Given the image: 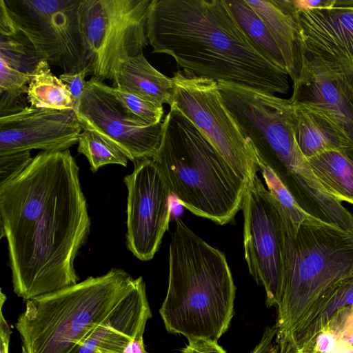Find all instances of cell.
<instances>
[{"label": "cell", "mask_w": 353, "mask_h": 353, "mask_svg": "<svg viewBox=\"0 0 353 353\" xmlns=\"http://www.w3.org/2000/svg\"><path fill=\"white\" fill-rule=\"evenodd\" d=\"M292 105V123L295 139L307 159L335 150L353 160V150L349 141L329 119L305 105L294 103Z\"/></svg>", "instance_id": "obj_19"}, {"label": "cell", "mask_w": 353, "mask_h": 353, "mask_svg": "<svg viewBox=\"0 0 353 353\" xmlns=\"http://www.w3.org/2000/svg\"><path fill=\"white\" fill-rule=\"evenodd\" d=\"M223 101L249 139L259 165L269 168L292 192L307 188L314 174L296 143L292 103L231 82H218Z\"/></svg>", "instance_id": "obj_7"}, {"label": "cell", "mask_w": 353, "mask_h": 353, "mask_svg": "<svg viewBox=\"0 0 353 353\" xmlns=\"http://www.w3.org/2000/svg\"><path fill=\"white\" fill-rule=\"evenodd\" d=\"M319 182L335 199L353 205V160L331 150L307 159Z\"/></svg>", "instance_id": "obj_21"}, {"label": "cell", "mask_w": 353, "mask_h": 353, "mask_svg": "<svg viewBox=\"0 0 353 353\" xmlns=\"http://www.w3.org/2000/svg\"><path fill=\"white\" fill-rule=\"evenodd\" d=\"M83 130L95 132L135 163L152 159L162 138L163 122L150 124L127 110L111 86L92 77L76 110Z\"/></svg>", "instance_id": "obj_12"}, {"label": "cell", "mask_w": 353, "mask_h": 353, "mask_svg": "<svg viewBox=\"0 0 353 353\" xmlns=\"http://www.w3.org/2000/svg\"><path fill=\"white\" fill-rule=\"evenodd\" d=\"M88 74H90V71L87 65L79 72H63L59 76V79L66 86L74 101L75 111L87 86V81L85 80V78Z\"/></svg>", "instance_id": "obj_31"}, {"label": "cell", "mask_w": 353, "mask_h": 353, "mask_svg": "<svg viewBox=\"0 0 353 353\" xmlns=\"http://www.w3.org/2000/svg\"><path fill=\"white\" fill-rule=\"evenodd\" d=\"M283 220L285 267L276 323L301 350L338 285L353 276V230L316 219L296 230Z\"/></svg>", "instance_id": "obj_4"}, {"label": "cell", "mask_w": 353, "mask_h": 353, "mask_svg": "<svg viewBox=\"0 0 353 353\" xmlns=\"http://www.w3.org/2000/svg\"><path fill=\"white\" fill-rule=\"evenodd\" d=\"M170 107L185 115L246 184L259 170L254 150L225 105L218 83L178 70Z\"/></svg>", "instance_id": "obj_9"}, {"label": "cell", "mask_w": 353, "mask_h": 353, "mask_svg": "<svg viewBox=\"0 0 353 353\" xmlns=\"http://www.w3.org/2000/svg\"><path fill=\"white\" fill-rule=\"evenodd\" d=\"M277 331L276 323L266 327L261 341L251 353H278L279 347L276 341Z\"/></svg>", "instance_id": "obj_33"}, {"label": "cell", "mask_w": 353, "mask_h": 353, "mask_svg": "<svg viewBox=\"0 0 353 353\" xmlns=\"http://www.w3.org/2000/svg\"><path fill=\"white\" fill-rule=\"evenodd\" d=\"M152 159L171 194L194 215L223 225L241 209L247 184L175 108L163 121L161 142Z\"/></svg>", "instance_id": "obj_5"}, {"label": "cell", "mask_w": 353, "mask_h": 353, "mask_svg": "<svg viewBox=\"0 0 353 353\" xmlns=\"http://www.w3.org/2000/svg\"><path fill=\"white\" fill-rule=\"evenodd\" d=\"M152 317L142 276L105 319L71 353H125L134 336Z\"/></svg>", "instance_id": "obj_17"}, {"label": "cell", "mask_w": 353, "mask_h": 353, "mask_svg": "<svg viewBox=\"0 0 353 353\" xmlns=\"http://www.w3.org/2000/svg\"><path fill=\"white\" fill-rule=\"evenodd\" d=\"M290 100L316 110L345 137L353 150V94L334 71L304 51L300 77Z\"/></svg>", "instance_id": "obj_16"}, {"label": "cell", "mask_w": 353, "mask_h": 353, "mask_svg": "<svg viewBox=\"0 0 353 353\" xmlns=\"http://www.w3.org/2000/svg\"><path fill=\"white\" fill-rule=\"evenodd\" d=\"M77 151L87 158L92 172L108 164L126 167L129 160L118 148L88 130H83L79 137Z\"/></svg>", "instance_id": "obj_25"}, {"label": "cell", "mask_w": 353, "mask_h": 353, "mask_svg": "<svg viewBox=\"0 0 353 353\" xmlns=\"http://www.w3.org/2000/svg\"><path fill=\"white\" fill-rule=\"evenodd\" d=\"M276 341L278 344V353H302L285 334L277 331Z\"/></svg>", "instance_id": "obj_34"}, {"label": "cell", "mask_w": 353, "mask_h": 353, "mask_svg": "<svg viewBox=\"0 0 353 353\" xmlns=\"http://www.w3.org/2000/svg\"><path fill=\"white\" fill-rule=\"evenodd\" d=\"M304 51L334 71L353 94V0H325L294 12Z\"/></svg>", "instance_id": "obj_14"}, {"label": "cell", "mask_w": 353, "mask_h": 353, "mask_svg": "<svg viewBox=\"0 0 353 353\" xmlns=\"http://www.w3.org/2000/svg\"><path fill=\"white\" fill-rule=\"evenodd\" d=\"M30 79L31 73L16 70L0 59V117L28 106L24 95H27Z\"/></svg>", "instance_id": "obj_24"}, {"label": "cell", "mask_w": 353, "mask_h": 353, "mask_svg": "<svg viewBox=\"0 0 353 353\" xmlns=\"http://www.w3.org/2000/svg\"><path fill=\"white\" fill-rule=\"evenodd\" d=\"M32 159L30 151L0 155V187L19 176Z\"/></svg>", "instance_id": "obj_30"}, {"label": "cell", "mask_w": 353, "mask_h": 353, "mask_svg": "<svg viewBox=\"0 0 353 353\" xmlns=\"http://www.w3.org/2000/svg\"><path fill=\"white\" fill-rule=\"evenodd\" d=\"M112 91L120 103L130 112L150 124L161 122L163 105H159L130 93L122 88L111 86Z\"/></svg>", "instance_id": "obj_28"}, {"label": "cell", "mask_w": 353, "mask_h": 353, "mask_svg": "<svg viewBox=\"0 0 353 353\" xmlns=\"http://www.w3.org/2000/svg\"><path fill=\"white\" fill-rule=\"evenodd\" d=\"M353 305V276L342 281L332 296L323 314L307 333L301 352L312 353L313 345L326 327L334 314L340 308Z\"/></svg>", "instance_id": "obj_27"}, {"label": "cell", "mask_w": 353, "mask_h": 353, "mask_svg": "<svg viewBox=\"0 0 353 353\" xmlns=\"http://www.w3.org/2000/svg\"><path fill=\"white\" fill-rule=\"evenodd\" d=\"M112 87L122 88L153 103L170 105L173 94L172 78L154 68L143 54L132 58L119 70Z\"/></svg>", "instance_id": "obj_20"}, {"label": "cell", "mask_w": 353, "mask_h": 353, "mask_svg": "<svg viewBox=\"0 0 353 353\" xmlns=\"http://www.w3.org/2000/svg\"><path fill=\"white\" fill-rule=\"evenodd\" d=\"M134 164L123 179L128 189L126 245L134 256L146 261L154 257L168 229L172 194L152 159Z\"/></svg>", "instance_id": "obj_13"}, {"label": "cell", "mask_w": 353, "mask_h": 353, "mask_svg": "<svg viewBox=\"0 0 353 353\" xmlns=\"http://www.w3.org/2000/svg\"><path fill=\"white\" fill-rule=\"evenodd\" d=\"M147 37L152 53L196 77L273 94L289 90L287 73L258 51L226 0H152Z\"/></svg>", "instance_id": "obj_2"}, {"label": "cell", "mask_w": 353, "mask_h": 353, "mask_svg": "<svg viewBox=\"0 0 353 353\" xmlns=\"http://www.w3.org/2000/svg\"><path fill=\"white\" fill-rule=\"evenodd\" d=\"M152 0H81L79 22L92 77L103 82L148 44Z\"/></svg>", "instance_id": "obj_8"}, {"label": "cell", "mask_w": 353, "mask_h": 353, "mask_svg": "<svg viewBox=\"0 0 353 353\" xmlns=\"http://www.w3.org/2000/svg\"><path fill=\"white\" fill-rule=\"evenodd\" d=\"M226 1L239 25L258 51L287 73L283 56L265 23L257 13L245 0Z\"/></svg>", "instance_id": "obj_23"}, {"label": "cell", "mask_w": 353, "mask_h": 353, "mask_svg": "<svg viewBox=\"0 0 353 353\" xmlns=\"http://www.w3.org/2000/svg\"><path fill=\"white\" fill-rule=\"evenodd\" d=\"M145 329L141 330L131 340L125 349V353H147L143 341Z\"/></svg>", "instance_id": "obj_35"}, {"label": "cell", "mask_w": 353, "mask_h": 353, "mask_svg": "<svg viewBox=\"0 0 353 353\" xmlns=\"http://www.w3.org/2000/svg\"><path fill=\"white\" fill-rule=\"evenodd\" d=\"M0 219L19 297L27 301L78 283L74 262L91 222L70 150L40 152L0 187Z\"/></svg>", "instance_id": "obj_1"}, {"label": "cell", "mask_w": 353, "mask_h": 353, "mask_svg": "<svg viewBox=\"0 0 353 353\" xmlns=\"http://www.w3.org/2000/svg\"><path fill=\"white\" fill-rule=\"evenodd\" d=\"M259 170L261 171L269 192L277 202L283 218L295 230L306 221L316 219L301 208L290 192L269 168L259 165Z\"/></svg>", "instance_id": "obj_26"}, {"label": "cell", "mask_w": 353, "mask_h": 353, "mask_svg": "<svg viewBox=\"0 0 353 353\" xmlns=\"http://www.w3.org/2000/svg\"><path fill=\"white\" fill-rule=\"evenodd\" d=\"M26 97L30 105L34 108L75 110L66 86L52 73L46 60L39 61L32 71Z\"/></svg>", "instance_id": "obj_22"}, {"label": "cell", "mask_w": 353, "mask_h": 353, "mask_svg": "<svg viewBox=\"0 0 353 353\" xmlns=\"http://www.w3.org/2000/svg\"><path fill=\"white\" fill-rule=\"evenodd\" d=\"M134 283L128 273L112 268L103 275L27 301L15 323L21 353H71Z\"/></svg>", "instance_id": "obj_6"}, {"label": "cell", "mask_w": 353, "mask_h": 353, "mask_svg": "<svg viewBox=\"0 0 353 353\" xmlns=\"http://www.w3.org/2000/svg\"><path fill=\"white\" fill-rule=\"evenodd\" d=\"M245 1L265 23L283 56L288 77L295 82L302 72L304 48L294 0Z\"/></svg>", "instance_id": "obj_18"}, {"label": "cell", "mask_w": 353, "mask_h": 353, "mask_svg": "<svg viewBox=\"0 0 353 353\" xmlns=\"http://www.w3.org/2000/svg\"><path fill=\"white\" fill-rule=\"evenodd\" d=\"M188 342L182 353H226L216 341L197 338L190 339Z\"/></svg>", "instance_id": "obj_32"}, {"label": "cell", "mask_w": 353, "mask_h": 353, "mask_svg": "<svg viewBox=\"0 0 353 353\" xmlns=\"http://www.w3.org/2000/svg\"><path fill=\"white\" fill-rule=\"evenodd\" d=\"M243 246L250 273L263 287L266 306L278 305L285 267V230L281 209L255 175L243 199Z\"/></svg>", "instance_id": "obj_11"}, {"label": "cell", "mask_w": 353, "mask_h": 353, "mask_svg": "<svg viewBox=\"0 0 353 353\" xmlns=\"http://www.w3.org/2000/svg\"><path fill=\"white\" fill-rule=\"evenodd\" d=\"M82 130L73 109L28 105L0 117V155L31 150H69L78 143Z\"/></svg>", "instance_id": "obj_15"}, {"label": "cell", "mask_w": 353, "mask_h": 353, "mask_svg": "<svg viewBox=\"0 0 353 353\" xmlns=\"http://www.w3.org/2000/svg\"><path fill=\"white\" fill-rule=\"evenodd\" d=\"M323 332L330 333L336 345L353 351V305L339 309Z\"/></svg>", "instance_id": "obj_29"}, {"label": "cell", "mask_w": 353, "mask_h": 353, "mask_svg": "<svg viewBox=\"0 0 353 353\" xmlns=\"http://www.w3.org/2000/svg\"><path fill=\"white\" fill-rule=\"evenodd\" d=\"M81 0H3L14 27L38 59L77 73L88 65L79 22Z\"/></svg>", "instance_id": "obj_10"}, {"label": "cell", "mask_w": 353, "mask_h": 353, "mask_svg": "<svg viewBox=\"0 0 353 353\" xmlns=\"http://www.w3.org/2000/svg\"><path fill=\"white\" fill-rule=\"evenodd\" d=\"M235 294L225 254L176 218L168 287L159 309L167 332L217 342L234 316Z\"/></svg>", "instance_id": "obj_3"}]
</instances>
